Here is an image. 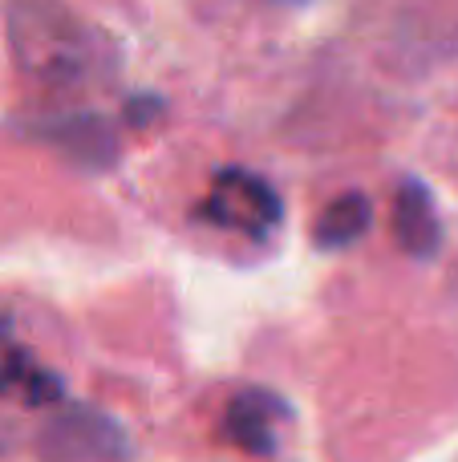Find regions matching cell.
<instances>
[{"mask_svg": "<svg viewBox=\"0 0 458 462\" xmlns=\"http://www.w3.org/2000/svg\"><path fill=\"white\" fill-rule=\"evenodd\" d=\"M5 21L13 61L41 86H86L105 65L102 32L81 24L61 0H8Z\"/></svg>", "mask_w": 458, "mask_h": 462, "instance_id": "1", "label": "cell"}, {"mask_svg": "<svg viewBox=\"0 0 458 462\" xmlns=\"http://www.w3.org/2000/svg\"><path fill=\"white\" fill-rule=\"evenodd\" d=\"M41 462H130L134 447L130 434L114 422L105 410L69 402L49 414V422L37 430L32 442Z\"/></svg>", "mask_w": 458, "mask_h": 462, "instance_id": "2", "label": "cell"}, {"mask_svg": "<svg viewBox=\"0 0 458 462\" xmlns=\"http://www.w3.org/2000/svg\"><path fill=\"white\" fill-rule=\"evenodd\" d=\"M199 219L227 231H240L248 239H268L284 219V203L276 195V187L264 175H252V171H219L215 183H211L207 199L199 203Z\"/></svg>", "mask_w": 458, "mask_h": 462, "instance_id": "3", "label": "cell"}, {"mask_svg": "<svg viewBox=\"0 0 458 462\" xmlns=\"http://www.w3.org/2000/svg\"><path fill=\"white\" fill-rule=\"evenodd\" d=\"M37 134L49 146H57L65 159H73L78 167H89V171H102L118 159V130L102 114H89V110L57 114L45 126H37Z\"/></svg>", "mask_w": 458, "mask_h": 462, "instance_id": "4", "label": "cell"}, {"mask_svg": "<svg viewBox=\"0 0 458 462\" xmlns=\"http://www.w3.org/2000/svg\"><path fill=\"white\" fill-rule=\"evenodd\" d=\"M292 406L272 390H240L227 402L224 434L248 455H272L276 450V426L289 422Z\"/></svg>", "mask_w": 458, "mask_h": 462, "instance_id": "5", "label": "cell"}, {"mask_svg": "<svg viewBox=\"0 0 458 462\" xmlns=\"http://www.w3.org/2000/svg\"><path fill=\"white\" fill-rule=\"evenodd\" d=\"M394 239L414 260H430L443 247V219L435 211V199L414 179H406L394 191Z\"/></svg>", "mask_w": 458, "mask_h": 462, "instance_id": "6", "label": "cell"}, {"mask_svg": "<svg viewBox=\"0 0 458 462\" xmlns=\"http://www.w3.org/2000/svg\"><path fill=\"white\" fill-rule=\"evenodd\" d=\"M21 393L29 406H57L65 398V385L57 374L41 369L24 349H16L13 341L5 345V361H0V393Z\"/></svg>", "mask_w": 458, "mask_h": 462, "instance_id": "7", "label": "cell"}, {"mask_svg": "<svg viewBox=\"0 0 458 462\" xmlns=\"http://www.w3.org/2000/svg\"><path fill=\"white\" fill-rule=\"evenodd\" d=\"M373 224V203L365 199L362 191H349L341 199H333L329 208L316 216L313 224V244L325 247V252H337V247H349L370 231Z\"/></svg>", "mask_w": 458, "mask_h": 462, "instance_id": "8", "label": "cell"}, {"mask_svg": "<svg viewBox=\"0 0 458 462\" xmlns=\"http://www.w3.org/2000/svg\"><path fill=\"white\" fill-rule=\"evenodd\" d=\"M162 110H167V102H162L159 94H134L126 97V106H122V118L130 122V126H151V122L162 118Z\"/></svg>", "mask_w": 458, "mask_h": 462, "instance_id": "9", "label": "cell"}, {"mask_svg": "<svg viewBox=\"0 0 458 462\" xmlns=\"http://www.w3.org/2000/svg\"><path fill=\"white\" fill-rule=\"evenodd\" d=\"M264 5H305V0H264Z\"/></svg>", "mask_w": 458, "mask_h": 462, "instance_id": "10", "label": "cell"}]
</instances>
